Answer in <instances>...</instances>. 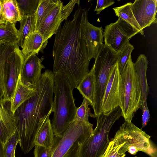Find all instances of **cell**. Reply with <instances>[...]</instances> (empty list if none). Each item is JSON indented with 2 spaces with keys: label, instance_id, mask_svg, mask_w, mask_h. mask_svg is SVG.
<instances>
[{
  "label": "cell",
  "instance_id": "6da1fadb",
  "mask_svg": "<svg viewBox=\"0 0 157 157\" xmlns=\"http://www.w3.org/2000/svg\"><path fill=\"white\" fill-rule=\"evenodd\" d=\"M88 10L80 6L73 19L66 20L55 34L52 56L53 73L61 74L68 80L72 88H76L89 73V60L84 38Z\"/></svg>",
  "mask_w": 157,
  "mask_h": 157
},
{
  "label": "cell",
  "instance_id": "7a4b0ae2",
  "mask_svg": "<svg viewBox=\"0 0 157 157\" xmlns=\"http://www.w3.org/2000/svg\"><path fill=\"white\" fill-rule=\"evenodd\" d=\"M54 75L46 70L36 85V92L16 110L13 117L18 144L25 154L35 145L36 136L52 112Z\"/></svg>",
  "mask_w": 157,
  "mask_h": 157
},
{
  "label": "cell",
  "instance_id": "3957f363",
  "mask_svg": "<svg viewBox=\"0 0 157 157\" xmlns=\"http://www.w3.org/2000/svg\"><path fill=\"white\" fill-rule=\"evenodd\" d=\"M73 90L64 75H54V115L51 124L55 136H61L74 119L77 108L73 95Z\"/></svg>",
  "mask_w": 157,
  "mask_h": 157
},
{
  "label": "cell",
  "instance_id": "277c9868",
  "mask_svg": "<svg viewBox=\"0 0 157 157\" xmlns=\"http://www.w3.org/2000/svg\"><path fill=\"white\" fill-rule=\"evenodd\" d=\"M122 116L118 106L97 117V125L90 136L81 146L77 157H102L109 143L108 136L113 124Z\"/></svg>",
  "mask_w": 157,
  "mask_h": 157
},
{
  "label": "cell",
  "instance_id": "5b68a950",
  "mask_svg": "<svg viewBox=\"0 0 157 157\" xmlns=\"http://www.w3.org/2000/svg\"><path fill=\"white\" fill-rule=\"evenodd\" d=\"M119 107L125 121L131 122L135 113L141 109L142 98L134 64L130 56L122 73Z\"/></svg>",
  "mask_w": 157,
  "mask_h": 157
},
{
  "label": "cell",
  "instance_id": "8992f818",
  "mask_svg": "<svg viewBox=\"0 0 157 157\" xmlns=\"http://www.w3.org/2000/svg\"><path fill=\"white\" fill-rule=\"evenodd\" d=\"M89 122L73 121L60 137H54L52 157H77L80 147L91 135Z\"/></svg>",
  "mask_w": 157,
  "mask_h": 157
},
{
  "label": "cell",
  "instance_id": "52a82bcc",
  "mask_svg": "<svg viewBox=\"0 0 157 157\" xmlns=\"http://www.w3.org/2000/svg\"><path fill=\"white\" fill-rule=\"evenodd\" d=\"M150 137L132 122L125 121L111 140L114 145H121L118 150L120 154L128 151L135 155L141 151L151 157H157L156 149L151 144Z\"/></svg>",
  "mask_w": 157,
  "mask_h": 157
},
{
  "label": "cell",
  "instance_id": "ba28073f",
  "mask_svg": "<svg viewBox=\"0 0 157 157\" xmlns=\"http://www.w3.org/2000/svg\"><path fill=\"white\" fill-rule=\"evenodd\" d=\"M118 54L104 44L95 59L94 67V117L102 113L105 91L111 71L117 62Z\"/></svg>",
  "mask_w": 157,
  "mask_h": 157
},
{
  "label": "cell",
  "instance_id": "9c48e42d",
  "mask_svg": "<svg viewBox=\"0 0 157 157\" xmlns=\"http://www.w3.org/2000/svg\"><path fill=\"white\" fill-rule=\"evenodd\" d=\"M138 33L129 24L118 17L117 21L105 27L103 33L104 44L118 54L129 42L130 39Z\"/></svg>",
  "mask_w": 157,
  "mask_h": 157
},
{
  "label": "cell",
  "instance_id": "30bf717a",
  "mask_svg": "<svg viewBox=\"0 0 157 157\" xmlns=\"http://www.w3.org/2000/svg\"><path fill=\"white\" fill-rule=\"evenodd\" d=\"M121 80V75L117 62L111 71L105 91L102 104V113H109L119 106Z\"/></svg>",
  "mask_w": 157,
  "mask_h": 157
},
{
  "label": "cell",
  "instance_id": "8fae6325",
  "mask_svg": "<svg viewBox=\"0 0 157 157\" xmlns=\"http://www.w3.org/2000/svg\"><path fill=\"white\" fill-rule=\"evenodd\" d=\"M131 9L141 29L157 23V0H136Z\"/></svg>",
  "mask_w": 157,
  "mask_h": 157
},
{
  "label": "cell",
  "instance_id": "7c38bea8",
  "mask_svg": "<svg viewBox=\"0 0 157 157\" xmlns=\"http://www.w3.org/2000/svg\"><path fill=\"white\" fill-rule=\"evenodd\" d=\"M44 58L40 59L36 55H32L24 60L21 71L22 82L28 86L36 87L41 75V70L45 68L42 62Z\"/></svg>",
  "mask_w": 157,
  "mask_h": 157
},
{
  "label": "cell",
  "instance_id": "4fadbf2b",
  "mask_svg": "<svg viewBox=\"0 0 157 157\" xmlns=\"http://www.w3.org/2000/svg\"><path fill=\"white\" fill-rule=\"evenodd\" d=\"M24 59L21 50L17 46L10 53L9 59L7 91L10 101L13 98Z\"/></svg>",
  "mask_w": 157,
  "mask_h": 157
},
{
  "label": "cell",
  "instance_id": "5bb4252c",
  "mask_svg": "<svg viewBox=\"0 0 157 157\" xmlns=\"http://www.w3.org/2000/svg\"><path fill=\"white\" fill-rule=\"evenodd\" d=\"M17 45L5 40L0 41V100L4 102H10L7 91L9 59Z\"/></svg>",
  "mask_w": 157,
  "mask_h": 157
},
{
  "label": "cell",
  "instance_id": "9a60e30c",
  "mask_svg": "<svg viewBox=\"0 0 157 157\" xmlns=\"http://www.w3.org/2000/svg\"><path fill=\"white\" fill-rule=\"evenodd\" d=\"M63 6V3L58 0L57 2L45 18L37 30L44 39V48L48 40L57 32L62 23L61 12Z\"/></svg>",
  "mask_w": 157,
  "mask_h": 157
},
{
  "label": "cell",
  "instance_id": "2e32d148",
  "mask_svg": "<svg viewBox=\"0 0 157 157\" xmlns=\"http://www.w3.org/2000/svg\"><path fill=\"white\" fill-rule=\"evenodd\" d=\"M103 29L90 24L86 20L84 31V38L89 60L97 57L103 45Z\"/></svg>",
  "mask_w": 157,
  "mask_h": 157
},
{
  "label": "cell",
  "instance_id": "e0dca14e",
  "mask_svg": "<svg viewBox=\"0 0 157 157\" xmlns=\"http://www.w3.org/2000/svg\"><path fill=\"white\" fill-rule=\"evenodd\" d=\"M134 64L141 91L142 115L148 116L150 115V113L147 102L149 87L147 79L148 61L146 56L144 54L140 55Z\"/></svg>",
  "mask_w": 157,
  "mask_h": 157
},
{
  "label": "cell",
  "instance_id": "ac0fdd59",
  "mask_svg": "<svg viewBox=\"0 0 157 157\" xmlns=\"http://www.w3.org/2000/svg\"><path fill=\"white\" fill-rule=\"evenodd\" d=\"M16 130L13 114L10 109V102L0 100V140L3 144Z\"/></svg>",
  "mask_w": 157,
  "mask_h": 157
},
{
  "label": "cell",
  "instance_id": "d6986e66",
  "mask_svg": "<svg viewBox=\"0 0 157 157\" xmlns=\"http://www.w3.org/2000/svg\"><path fill=\"white\" fill-rule=\"evenodd\" d=\"M36 90V87L28 86L22 82L20 74L13 97L10 101V109L13 113L23 103L33 96Z\"/></svg>",
  "mask_w": 157,
  "mask_h": 157
},
{
  "label": "cell",
  "instance_id": "ffe728a7",
  "mask_svg": "<svg viewBox=\"0 0 157 157\" xmlns=\"http://www.w3.org/2000/svg\"><path fill=\"white\" fill-rule=\"evenodd\" d=\"M44 45L43 38L39 32L30 33L25 39L21 50L24 61L32 55L38 54Z\"/></svg>",
  "mask_w": 157,
  "mask_h": 157
},
{
  "label": "cell",
  "instance_id": "44dd1931",
  "mask_svg": "<svg viewBox=\"0 0 157 157\" xmlns=\"http://www.w3.org/2000/svg\"><path fill=\"white\" fill-rule=\"evenodd\" d=\"M54 135L50 120L48 118L45 121L38 131L35 139V145L47 148L52 147Z\"/></svg>",
  "mask_w": 157,
  "mask_h": 157
},
{
  "label": "cell",
  "instance_id": "7402d4cb",
  "mask_svg": "<svg viewBox=\"0 0 157 157\" xmlns=\"http://www.w3.org/2000/svg\"><path fill=\"white\" fill-rule=\"evenodd\" d=\"M94 67L83 78L77 87L83 97L88 100L91 106H94Z\"/></svg>",
  "mask_w": 157,
  "mask_h": 157
},
{
  "label": "cell",
  "instance_id": "603a6c76",
  "mask_svg": "<svg viewBox=\"0 0 157 157\" xmlns=\"http://www.w3.org/2000/svg\"><path fill=\"white\" fill-rule=\"evenodd\" d=\"M3 18L5 23L15 24L21 18L16 0H1Z\"/></svg>",
  "mask_w": 157,
  "mask_h": 157
},
{
  "label": "cell",
  "instance_id": "cb8c5ba5",
  "mask_svg": "<svg viewBox=\"0 0 157 157\" xmlns=\"http://www.w3.org/2000/svg\"><path fill=\"white\" fill-rule=\"evenodd\" d=\"M19 22L20 27L18 30V41L17 44L22 48L26 37L30 33L35 31V13L22 16Z\"/></svg>",
  "mask_w": 157,
  "mask_h": 157
},
{
  "label": "cell",
  "instance_id": "d4e9b609",
  "mask_svg": "<svg viewBox=\"0 0 157 157\" xmlns=\"http://www.w3.org/2000/svg\"><path fill=\"white\" fill-rule=\"evenodd\" d=\"M132 4L131 2H128L113 9L117 16L129 24L141 34L144 35V30L140 28L132 11L131 7Z\"/></svg>",
  "mask_w": 157,
  "mask_h": 157
},
{
  "label": "cell",
  "instance_id": "484cf974",
  "mask_svg": "<svg viewBox=\"0 0 157 157\" xmlns=\"http://www.w3.org/2000/svg\"><path fill=\"white\" fill-rule=\"evenodd\" d=\"M58 0H39L35 13V29L36 31L45 18L57 4Z\"/></svg>",
  "mask_w": 157,
  "mask_h": 157
},
{
  "label": "cell",
  "instance_id": "4316f807",
  "mask_svg": "<svg viewBox=\"0 0 157 157\" xmlns=\"http://www.w3.org/2000/svg\"><path fill=\"white\" fill-rule=\"evenodd\" d=\"M2 40L17 44L18 41V30L15 24L7 22L0 24V41Z\"/></svg>",
  "mask_w": 157,
  "mask_h": 157
},
{
  "label": "cell",
  "instance_id": "83f0119b",
  "mask_svg": "<svg viewBox=\"0 0 157 157\" xmlns=\"http://www.w3.org/2000/svg\"><path fill=\"white\" fill-rule=\"evenodd\" d=\"M21 16L34 13L38 7L39 0H16Z\"/></svg>",
  "mask_w": 157,
  "mask_h": 157
},
{
  "label": "cell",
  "instance_id": "f1b7e54d",
  "mask_svg": "<svg viewBox=\"0 0 157 157\" xmlns=\"http://www.w3.org/2000/svg\"><path fill=\"white\" fill-rule=\"evenodd\" d=\"M90 105L89 101L84 98L83 101L78 108H77L74 121L89 122V116L93 117L88 106Z\"/></svg>",
  "mask_w": 157,
  "mask_h": 157
},
{
  "label": "cell",
  "instance_id": "f546056e",
  "mask_svg": "<svg viewBox=\"0 0 157 157\" xmlns=\"http://www.w3.org/2000/svg\"><path fill=\"white\" fill-rule=\"evenodd\" d=\"M134 49L133 46L129 42L124 49L118 53L117 63L120 74L123 72L126 66Z\"/></svg>",
  "mask_w": 157,
  "mask_h": 157
},
{
  "label": "cell",
  "instance_id": "4dcf8cb0",
  "mask_svg": "<svg viewBox=\"0 0 157 157\" xmlns=\"http://www.w3.org/2000/svg\"><path fill=\"white\" fill-rule=\"evenodd\" d=\"M19 141V135L16 130L4 144L5 157H12L15 155L16 146Z\"/></svg>",
  "mask_w": 157,
  "mask_h": 157
},
{
  "label": "cell",
  "instance_id": "1f68e13d",
  "mask_svg": "<svg viewBox=\"0 0 157 157\" xmlns=\"http://www.w3.org/2000/svg\"><path fill=\"white\" fill-rule=\"evenodd\" d=\"M80 1L78 0H71L65 6L63 7L61 12V22L64 20L66 21L72 11L74 7L76 4L79 5Z\"/></svg>",
  "mask_w": 157,
  "mask_h": 157
},
{
  "label": "cell",
  "instance_id": "d6a6232c",
  "mask_svg": "<svg viewBox=\"0 0 157 157\" xmlns=\"http://www.w3.org/2000/svg\"><path fill=\"white\" fill-rule=\"evenodd\" d=\"M121 146V145H114L111 140L102 157H124L125 156V153L121 154L118 152Z\"/></svg>",
  "mask_w": 157,
  "mask_h": 157
},
{
  "label": "cell",
  "instance_id": "836d02e7",
  "mask_svg": "<svg viewBox=\"0 0 157 157\" xmlns=\"http://www.w3.org/2000/svg\"><path fill=\"white\" fill-rule=\"evenodd\" d=\"M52 147L47 148L35 145L34 151V157H52Z\"/></svg>",
  "mask_w": 157,
  "mask_h": 157
},
{
  "label": "cell",
  "instance_id": "e575fe53",
  "mask_svg": "<svg viewBox=\"0 0 157 157\" xmlns=\"http://www.w3.org/2000/svg\"><path fill=\"white\" fill-rule=\"evenodd\" d=\"M115 2L111 0H99L97 1L96 8L94 10L97 14H99L101 11L114 4Z\"/></svg>",
  "mask_w": 157,
  "mask_h": 157
},
{
  "label": "cell",
  "instance_id": "d590c367",
  "mask_svg": "<svg viewBox=\"0 0 157 157\" xmlns=\"http://www.w3.org/2000/svg\"><path fill=\"white\" fill-rule=\"evenodd\" d=\"M4 21L2 11V5L1 0H0V24H4Z\"/></svg>",
  "mask_w": 157,
  "mask_h": 157
},
{
  "label": "cell",
  "instance_id": "8d00e7d4",
  "mask_svg": "<svg viewBox=\"0 0 157 157\" xmlns=\"http://www.w3.org/2000/svg\"><path fill=\"white\" fill-rule=\"evenodd\" d=\"M0 157H5L4 144L0 140Z\"/></svg>",
  "mask_w": 157,
  "mask_h": 157
},
{
  "label": "cell",
  "instance_id": "74e56055",
  "mask_svg": "<svg viewBox=\"0 0 157 157\" xmlns=\"http://www.w3.org/2000/svg\"><path fill=\"white\" fill-rule=\"evenodd\" d=\"M12 157H15V155H14Z\"/></svg>",
  "mask_w": 157,
  "mask_h": 157
}]
</instances>
